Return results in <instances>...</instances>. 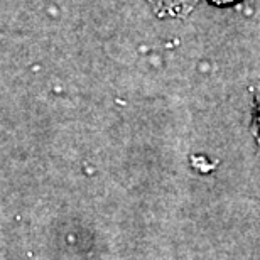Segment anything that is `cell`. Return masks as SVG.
<instances>
[{
	"label": "cell",
	"mask_w": 260,
	"mask_h": 260,
	"mask_svg": "<svg viewBox=\"0 0 260 260\" xmlns=\"http://www.w3.org/2000/svg\"><path fill=\"white\" fill-rule=\"evenodd\" d=\"M255 127H257V137L260 144V93L257 96V113H255Z\"/></svg>",
	"instance_id": "cell-1"
},
{
	"label": "cell",
	"mask_w": 260,
	"mask_h": 260,
	"mask_svg": "<svg viewBox=\"0 0 260 260\" xmlns=\"http://www.w3.org/2000/svg\"><path fill=\"white\" fill-rule=\"evenodd\" d=\"M216 2H232V0H216Z\"/></svg>",
	"instance_id": "cell-2"
}]
</instances>
